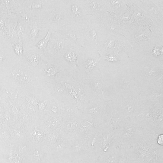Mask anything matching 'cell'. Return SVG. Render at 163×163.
Wrapping results in <instances>:
<instances>
[{"label": "cell", "mask_w": 163, "mask_h": 163, "mask_svg": "<svg viewBox=\"0 0 163 163\" xmlns=\"http://www.w3.org/2000/svg\"><path fill=\"white\" fill-rule=\"evenodd\" d=\"M8 75L9 87L13 90L41 97L43 80L26 67L20 57L13 61Z\"/></svg>", "instance_id": "1"}, {"label": "cell", "mask_w": 163, "mask_h": 163, "mask_svg": "<svg viewBox=\"0 0 163 163\" xmlns=\"http://www.w3.org/2000/svg\"><path fill=\"white\" fill-rule=\"evenodd\" d=\"M47 26L40 18H37L34 23L25 25L22 38L24 47L35 46L46 34Z\"/></svg>", "instance_id": "2"}, {"label": "cell", "mask_w": 163, "mask_h": 163, "mask_svg": "<svg viewBox=\"0 0 163 163\" xmlns=\"http://www.w3.org/2000/svg\"><path fill=\"white\" fill-rule=\"evenodd\" d=\"M43 54L35 46L24 47V53L21 57L26 67L32 72L41 74L45 65V61L42 58Z\"/></svg>", "instance_id": "3"}, {"label": "cell", "mask_w": 163, "mask_h": 163, "mask_svg": "<svg viewBox=\"0 0 163 163\" xmlns=\"http://www.w3.org/2000/svg\"><path fill=\"white\" fill-rule=\"evenodd\" d=\"M48 1L16 0L19 11L27 12L33 17L40 18L45 11Z\"/></svg>", "instance_id": "4"}, {"label": "cell", "mask_w": 163, "mask_h": 163, "mask_svg": "<svg viewBox=\"0 0 163 163\" xmlns=\"http://www.w3.org/2000/svg\"><path fill=\"white\" fill-rule=\"evenodd\" d=\"M67 37V36L53 30L47 49L43 55L48 57H56L64 48V41Z\"/></svg>", "instance_id": "5"}, {"label": "cell", "mask_w": 163, "mask_h": 163, "mask_svg": "<svg viewBox=\"0 0 163 163\" xmlns=\"http://www.w3.org/2000/svg\"><path fill=\"white\" fill-rule=\"evenodd\" d=\"M53 29L50 28L45 37L40 40L35 46L43 54L46 52L51 37Z\"/></svg>", "instance_id": "6"}, {"label": "cell", "mask_w": 163, "mask_h": 163, "mask_svg": "<svg viewBox=\"0 0 163 163\" xmlns=\"http://www.w3.org/2000/svg\"><path fill=\"white\" fill-rule=\"evenodd\" d=\"M11 43L16 55L21 57L24 53V45L22 40L19 39Z\"/></svg>", "instance_id": "7"}, {"label": "cell", "mask_w": 163, "mask_h": 163, "mask_svg": "<svg viewBox=\"0 0 163 163\" xmlns=\"http://www.w3.org/2000/svg\"><path fill=\"white\" fill-rule=\"evenodd\" d=\"M66 59L71 63H76L77 62L76 54L72 50H68L66 54Z\"/></svg>", "instance_id": "8"}, {"label": "cell", "mask_w": 163, "mask_h": 163, "mask_svg": "<svg viewBox=\"0 0 163 163\" xmlns=\"http://www.w3.org/2000/svg\"><path fill=\"white\" fill-rule=\"evenodd\" d=\"M96 62L93 59H90L85 62L83 65L88 70H91L95 65Z\"/></svg>", "instance_id": "9"}, {"label": "cell", "mask_w": 163, "mask_h": 163, "mask_svg": "<svg viewBox=\"0 0 163 163\" xmlns=\"http://www.w3.org/2000/svg\"><path fill=\"white\" fill-rule=\"evenodd\" d=\"M3 18H0V34H1L4 32V29L5 26V21Z\"/></svg>", "instance_id": "10"}, {"label": "cell", "mask_w": 163, "mask_h": 163, "mask_svg": "<svg viewBox=\"0 0 163 163\" xmlns=\"http://www.w3.org/2000/svg\"><path fill=\"white\" fill-rule=\"evenodd\" d=\"M72 8L75 9V10H72L74 12L75 14L79 16L80 15V12L79 9L75 5L73 6Z\"/></svg>", "instance_id": "11"}, {"label": "cell", "mask_w": 163, "mask_h": 163, "mask_svg": "<svg viewBox=\"0 0 163 163\" xmlns=\"http://www.w3.org/2000/svg\"><path fill=\"white\" fill-rule=\"evenodd\" d=\"M158 142L159 144L161 145L163 144V135H161L158 136L157 139Z\"/></svg>", "instance_id": "12"}]
</instances>
